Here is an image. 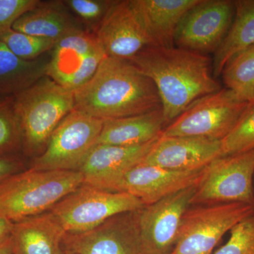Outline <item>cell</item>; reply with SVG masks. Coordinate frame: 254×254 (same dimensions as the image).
<instances>
[{
  "label": "cell",
  "instance_id": "2",
  "mask_svg": "<svg viewBox=\"0 0 254 254\" xmlns=\"http://www.w3.org/2000/svg\"><path fill=\"white\" fill-rule=\"evenodd\" d=\"M75 109L100 120L134 116L162 108L153 82L129 61L105 57L74 91Z\"/></svg>",
  "mask_w": 254,
  "mask_h": 254
},
{
  "label": "cell",
  "instance_id": "28",
  "mask_svg": "<svg viewBox=\"0 0 254 254\" xmlns=\"http://www.w3.org/2000/svg\"><path fill=\"white\" fill-rule=\"evenodd\" d=\"M115 0H64L75 17L87 31L95 33Z\"/></svg>",
  "mask_w": 254,
  "mask_h": 254
},
{
  "label": "cell",
  "instance_id": "5",
  "mask_svg": "<svg viewBox=\"0 0 254 254\" xmlns=\"http://www.w3.org/2000/svg\"><path fill=\"white\" fill-rule=\"evenodd\" d=\"M143 203L126 192L110 191L82 184L62 198L50 211L67 234L82 233L120 214L143 208Z\"/></svg>",
  "mask_w": 254,
  "mask_h": 254
},
{
  "label": "cell",
  "instance_id": "3",
  "mask_svg": "<svg viewBox=\"0 0 254 254\" xmlns=\"http://www.w3.org/2000/svg\"><path fill=\"white\" fill-rule=\"evenodd\" d=\"M83 184L79 171H20L0 182V218L12 222L49 211Z\"/></svg>",
  "mask_w": 254,
  "mask_h": 254
},
{
  "label": "cell",
  "instance_id": "18",
  "mask_svg": "<svg viewBox=\"0 0 254 254\" xmlns=\"http://www.w3.org/2000/svg\"><path fill=\"white\" fill-rule=\"evenodd\" d=\"M199 0H131L153 46L175 47L177 28L185 14Z\"/></svg>",
  "mask_w": 254,
  "mask_h": 254
},
{
  "label": "cell",
  "instance_id": "23",
  "mask_svg": "<svg viewBox=\"0 0 254 254\" xmlns=\"http://www.w3.org/2000/svg\"><path fill=\"white\" fill-rule=\"evenodd\" d=\"M235 1V14L231 27L214 53V77L221 75L225 64L233 55L254 45V0Z\"/></svg>",
  "mask_w": 254,
  "mask_h": 254
},
{
  "label": "cell",
  "instance_id": "9",
  "mask_svg": "<svg viewBox=\"0 0 254 254\" xmlns=\"http://www.w3.org/2000/svg\"><path fill=\"white\" fill-rule=\"evenodd\" d=\"M254 149L215 159L205 168L191 205L244 203L254 205Z\"/></svg>",
  "mask_w": 254,
  "mask_h": 254
},
{
  "label": "cell",
  "instance_id": "1",
  "mask_svg": "<svg viewBox=\"0 0 254 254\" xmlns=\"http://www.w3.org/2000/svg\"><path fill=\"white\" fill-rule=\"evenodd\" d=\"M156 87L166 124L195 100L221 89L207 55L182 48L146 47L128 60Z\"/></svg>",
  "mask_w": 254,
  "mask_h": 254
},
{
  "label": "cell",
  "instance_id": "15",
  "mask_svg": "<svg viewBox=\"0 0 254 254\" xmlns=\"http://www.w3.org/2000/svg\"><path fill=\"white\" fill-rule=\"evenodd\" d=\"M95 34L110 58L129 60L153 46L131 0H115Z\"/></svg>",
  "mask_w": 254,
  "mask_h": 254
},
{
  "label": "cell",
  "instance_id": "20",
  "mask_svg": "<svg viewBox=\"0 0 254 254\" xmlns=\"http://www.w3.org/2000/svg\"><path fill=\"white\" fill-rule=\"evenodd\" d=\"M66 232L50 211L14 222L11 236L21 254H63Z\"/></svg>",
  "mask_w": 254,
  "mask_h": 254
},
{
  "label": "cell",
  "instance_id": "31",
  "mask_svg": "<svg viewBox=\"0 0 254 254\" xmlns=\"http://www.w3.org/2000/svg\"><path fill=\"white\" fill-rule=\"evenodd\" d=\"M21 171V164L16 158L0 155V182L13 174Z\"/></svg>",
  "mask_w": 254,
  "mask_h": 254
},
{
  "label": "cell",
  "instance_id": "16",
  "mask_svg": "<svg viewBox=\"0 0 254 254\" xmlns=\"http://www.w3.org/2000/svg\"><path fill=\"white\" fill-rule=\"evenodd\" d=\"M222 156V143L219 140L161 135L140 165L175 171H190L205 168Z\"/></svg>",
  "mask_w": 254,
  "mask_h": 254
},
{
  "label": "cell",
  "instance_id": "6",
  "mask_svg": "<svg viewBox=\"0 0 254 254\" xmlns=\"http://www.w3.org/2000/svg\"><path fill=\"white\" fill-rule=\"evenodd\" d=\"M250 103L223 88L205 95L164 129L165 137H203L221 141L248 110Z\"/></svg>",
  "mask_w": 254,
  "mask_h": 254
},
{
  "label": "cell",
  "instance_id": "35",
  "mask_svg": "<svg viewBox=\"0 0 254 254\" xmlns=\"http://www.w3.org/2000/svg\"><path fill=\"white\" fill-rule=\"evenodd\" d=\"M250 107H254V93L253 99H252V102H251V103H250Z\"/></svg>",
  "mask_w": 254,
  "mask_h": 254
},
{
  "label": "cell",
  "instance_id": "25",
  "mask_svg": "<svg viewBox=\"0 0 254 254\" xmlns=\"http://www.w3.org/2000/svg\"><path fill=\"white\" fill-rule=\"evenodd\" d=\"M22 147L21 128L14 107V96L0 97V155Z\"/></svg>",
  "mask_w": 254,
  "mask_h": 254
},
{
  "label": "cell",
  "instance_id": "10",
  "mask_svg": "<svg viewBox=\"0 0 254 254\" xmlns=\"http://www.w3.org/2000/svg\"><path fill=\"white\" fill-rule=\"evenodd\" d=\"M197 185L137 210L141 254H171L176 245L182 218L191 205Z\"/></svg>",
  "mask_w": 254,
  "mask_h": 254
},
{
  "label": "cell",
  "instance_id": "11",
  "mask_svg": "<svg viewBox=\"0 0 254 254\" xmlns=\"http://www.w3.org/2000/svg\"><path fill=\"white\" fill-rule=\"evenodd\" d=\"M235 14L234 1L199 0L182 18L175 46L201 55L215 53L231 27Z\"/></svg>",
  "mask_w": 254,
  "mask_h": 254
},
{
  "label": "cell",
  "instance_id": "14",
  "mask_svg": "<svg viewBox=\"0 0 254 254\" xmlns=\"http://www.w3.org/2000/svg\"><path fill=\"white\" fill-rule=\"evenodd\" d=\"M136 212L115 215L87 232L66 233L64 250L78 254H141Z\"/></svg>",
  "mask_w": 254,
  "mask_h": 254
},
{
  "label": "cell",
  "instance_id": "8",
  "mask_svg": "<svg viewBox=\"0 0 254 254\" xmlns=\"http://www.w3.org/2000/svg\"><path fill=\"white\" fill-rule=\"evenodd\" d=\"M254 211V205L244 203L189 208L171 254H213L222 237Z\"/></svg>",
  "mask_w": 254,
  "mask_h": 254
},
{
  "label": "cell",
  "instance_id": "12",
  "mask_svg": "<svg viewBox=\"0 0 254 254\" xmlns=\"http://www.w3.org/2000/svg\"><path fill=\"white\" fill-rule=\"evenodd\" d=\"M49 53L48 76L73 91L93 76L106 57L95 33L86 29L64 37Z\"/></svg>",
  "mask_w": 254,
  "mask_h": 254
},
{
  "label": "cell",
  "instance_id": "7",
  "mask_svg": "<svg viewBox=\"0 0 254 254\" xmlns=\"http://www.w3.org/2000/svg\"><path fill=\"white\" fill-rule=\"evenodd\" d=\"M104 120L74 109L55 128L42 154L33 160L37 170L79 171L97 145Z\"/></svg>",
  "mask_w": 254,
  "mask_h": 254
},
{
  "label": "cell",
  "instance_id": "13",
  "mask_svg": "<svg viewBox=\"0 0 254 254\" xmlns=\"http://www.w3.org/2000/svg\"><path fill=\"white\" fill-rule=\"evenodd\" d=\"M206 167L190 171H175L138 164L119 177L106 190L126 192L136 197L144 205H151L198 185Z\"/></svg>",
  "mask_w": 254,
  "mask_h": 254
},
{
  "label": "cell",
  "instance_id": "29",
  "mask_svg": "<svg viewBox=\"0 0 254 254\" xmlns=\"http://www.w3.org/2000/svg\"><path fill=\"white\" fill-rule=\"evenodd\" d=\"M230 232L226 243L213 254H254V211Z\"/></svg>",
  "mask_w": 254,
  "mask_h": 254
},
{
  "label": "cell",
  "instance_id": "4",
  "mask_svg": "<svg viewBox=\"0 0 254 254\" xmlns=\"http://www.w3.org/2000/svg\"><path fill=\"white\" fill-rule=\"evenodd\" d=\"M22 148L39 155L64 118L75 109L74 91L46 76L14 96Z\"/></svg>",
  "mask_w": 254,
  "mask_h": 254
},
{
  "label": "cell",
  "instance_id": "22",
  "mask_svg": "<svg viewBox=\"0 0 254 254\" xmlns=\"http://www.w3.org/2000/svg\"><path fill=\"white\" fill-rule=\"evenodd\" d=\"M50 55L28 61L0 41V97L16 96L48 76Z\"/></svg>",
  "mask_w": 254,
  "mask_h": 254
},
{
  "label": "cell",
  "instance_id": "27",
  "mask_svg": "<svg viewBox=\"0 0 254 254\" xmlns=\"http://www.w3.org/2000/svg\"><path fill=\"white\" fill-rule=\"evenodd\" d=\"M223 156L254 149V107L249 106L231 131L221 140Z\"/></svg>",
  "mask_w": 254,
  "mask_h": 254
},
{
  "label": "cell",
  "instance_id": "30",
  "mask_svg": "<svg viewBox=\"0 0 254 254\" xmlns=\"http://www.w3.org/2000/svg\"><path fill=\"white\" fill-rule=\"evenodd\" d=\"M38 2L39 0H0V38L12 30L18 18Z\"/></svg>",
  "mask_w": 254,
  "mask_h": 254
},
{
  "label": "cell",
  "instance_id": "26",
  "mask_svg": "<svg viewBox=\"0 0 254 254\" xmlns=\"http://www.w3.org/2000/svg\"><path fill=\"white\" fill-rule=\"evenodd\" d=\"M10 51L21 59L31 61L53 49L56 41L11 30L0 38Z\"/></svg>",
  "mask_w": 254,
  "mask_h": 254
},
{
  "label": "cell",
  "instance_id": "34",
  "mask_svg": "<svg viewBox=\"0 0 254 254\" xmlns=\"http://www.w3.org/2000/svg\"><path fill=\"white\" fill-rule=\"evenodd\" d=\"M63 254H78L76 253H74V252H70V251L64 250V251Z\"/></svg>",
  "mask_w": 254,
  "mask_h": 254
},
{
  "label": "cell",
  "instance_id": "36",
  "mask_svg": "<svg viewBox=\"0 0 254 254\" xmlns=\"http://www.w3.org/2000/svg\"><path fill=\"white\" fill-rule=\"evenodd\" d=\"M13 254H20L19 252H18L17 250H15L14 247V253H13Z\"/></svg>",
  "mask_w": 254,
  "mask_h": 254
},
{
  "label": "cell",
  "instance_id": "19",
  "mask_svg": "<svg viewBox=\"0 0 254 254\" xmlns=\"http://www.w3.org/2000/svg\"><path fill=\"white\" fill-rule=\"evenodd\" d=\"M12 29L31 36L58 41L85 29L64 1H41L14 23Z\"/></svg>",
  "mask_w": 254,
  "mask_h": 254
},
{
  "label": "cell",
  "instance_id": "24",
  "mask_svg": "<svg viewBox=\"0 0 254 254\" xmlns=\"http://www.w3.org/2000/svg\"><path fill=\"white\" fill-rule=\"evenodd\" d=\"M221 74L227 88L250 103L254 93V45L233 55Z\"/></svg>",
  "mask_w": 254,
  "mask_h": 254
},
{
  "label": "cell",
  "instance_id": "17",
  "mask_svg": "<svg viewBox=\"0 0 254 254\" xmlns=\"http://www.w3.org/2000/svg\"><path fill=\"white\" fill-rule=\"evenodd\" d=\"M158 139L138 146L95 145L79 170L83 183L106 190L119 177L141 163Z\"/></svg>",
  "mask_w": 254,
  "mask_h": 254
},
{
  "label": "cell",
  "instance_id": "33",
  "mask_svg": "<svg viewBox=\"0 0 254 254\" xmlns=\"http://www.w3.org/2000/svg\"><path fill=\"white\" fill-rule=\"evenodd\" d=\"M14 222L0 218V238L11 234Z\"/></svg>",
  "mask_w": 254,
  "mask_h": 254
},
{
  "label": "cell",
  "instance_id": "32",
  "mask_svg": "<svg viewBox=\"0 0 254 254\" xmlns=\"http://www.w3.org/2000/svg\"><path fill=\"white\" fill-rule=\"evenodd\" d=\"M14 242L11 234L0 238V254H13Z\"/></svg>",
  "mask_w": 254,
  "mask_h": 254
},
{
  "label": "cell",
  "instance_id": "21",
  "mask_svg": "<svg viewBox=\"0 0 254 254\" xmlns=\"http://www.w3.org/2000/svg\"><path fill=\"white\" fill-rule=\"evenodd\" d=\"M165 125L162 108L134 116L105 120L97 145L146 144L161 136Z\"/></svg>",
  "mask_w": 254,
  "mask_h": 254
}]
</instances>
